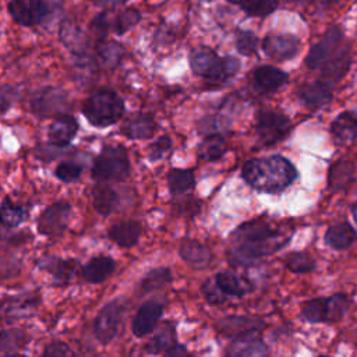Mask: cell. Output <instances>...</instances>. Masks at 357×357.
<instances>
[{"label": "cell", "instance_id": "1", "mask_svg": "<svg viewBox=\"0 0 357 357\" xmlns=\"http://www.w3.org/2000/svg\"><path fill=\"white\" fill-rule=\"evenodd\" d=\"M290 234L269 222L255 219L237 227L229 243L227 257L233 265L251 266L284 247Z\"/></svg>", "mask_w": 357, "mask_h": 357}, {"label": "cell", "instance_id": "2", "mask_svg": "<svg viewBox=\"0 0 357 357\" xmlns=\"http://www.w3.org/2000/svg\"><path fill=\"white\" fill-rule=\"evenodd\" d=\"M243 178L258 191L276 194L287 188L297 178V170L286 158L273 155L245 162Z\"/></svg>", "mask_w": 357, "mask_h": 357}, {"label": "cell", "instance_id": "3", "mask_svg": "<svg viewBox=\"0 0 357 357\" xmlns=\"http://www.w3.org/2000/svg\"><path fill=\"white\" fill-rule=\"evenodd\" d=\"M82 113L92 126L107 127L123 117L124 102L114 91L102 89L84 102Z\"/></svg>", "mask_w": 357, "mask_h": 357}, {"label": "cell", "instance_id": "4", "mask_svg": "<svg viewBox=\"0 0 357 357\" xmlns=\"http://www.w3.org/2000/svg\"><path fill=\"white\" fill-rule=\"evenodd\" d=\"M130 173V160L123 146L110 145L102 149L92 166V177L98 183L121 181Z\"/></svg>", "mask_w": 357, "mask_h": 357}, {"label": "cell", "instance_id": "5", "mask_svg": "<svg viewBox=\"0 0 357 357\" xmlns=\"http://www.w3.org/2000/svg\"><path fill=\"white\" fill-rule=\"evenodd\" d=\"M349 308V298L343 293L332 294L326 298H312L304 303L301 315L305 321L317 324L325 321H336L343 317Z\"/></svg>", "mask_w": 357, "mask_h": 357}, {"label": "cell", "instance_id": "6", "mask_svg": "<svg viewBox=\"0 0 357 357\" xmlns=\"http://www.w3.org/2000/svg\"><path fill=\"white\" fill-rule=\"evenodd\" d=\"M124 311L126 305L121 300H113L99 311L93 322V333L100 343H110L116 337Z\"/></svg>", "mask_w": 357, "mask_h": 357}, {"label": "cell", "instance_id": "7", "mask_svg": "<svg viewBox=\"0 0 357 357\" xmlns=\"http://www.w3.org/2000/svg\"><path fill=\"white\" fill-rule=\"evenodd\" d=\"M291 130L290 120L280 112L264 110L258 114L257 119V134L262 144L273 145L283 138Z\"/></svg>", "mask_w": 357, "mask_h": 357}, {"label": "cell", "instance_id": "8", "mask_svg": "<svg viewBox=\"0 0 357 357\" xmlns=\"http://www.w3.org/2000/svg\"><path fill=\"white\" fill-rule=\"evenodd\" d=\"M7 8L11 18L24 26L40 24L50 11L43 0H11Z\"/></svg>", "mask_w": 357, "mask_h": 357}, {"label": "cell", "instance_id": "9", "mask_svg": "<svg viewBox=\"0 0 357 357\" xmlns=\"http://www.w3.org/2000/svg\"><path fill=\"white\" fill-rule=\"evenodd\" d=\"M343 40V32L339 26H331L326 29L324 36L314 45L311 46L307 57H305V64L311 70L321 68L325 61L335 53L337 46Z\"/></svg>", "mask_w": 357, "mask_h": 357}, {"label": "cell", "instance_id": "10", "mask_svg": "<svg viewBox=\"0 0 357 357\" xmlns=\"http://www.w3.org/2000/svg\"><path fill=\"white\" fill-rule=\"evenodd\" d=\"M71 205L68 202H56L47 206L38 219V231L43 236H59L68 225Z\"/></svg>", "mask_w": 357, "mask_h": 357}, {"label": "cell", "instance_id": "11", "mask_svg": "<svg viewBox=\"0 0 357 357\" xmlns=\"http://www.w3.org/2000/svg\"><path fill=\"white\" fill-rule=\"evenodd\" d=\"M262 49L272 59L289 60L298 53L300 42L293 35L269 33L262 42Z\"/></svg>", "mask_w": 357, "mask_h": 357}, {"label": "cell", "instance_id": "12", "mask_svg": "<svg viewBox=\"0 0 357 357\" xmlns=\"http://www.w3.org/2000/svg\"><path fill=\"white\" fill-rule=\"evenodd\" d=\"M31 106L40 117L59 113L67 106V93L57 88H43L35 93Z\"/></svg>", "mask_w": 357, "mask_h": 357}, {"label": "cell", "instance_id": "13", "mask_svg": "<svg viewBox=\"0 0 357 357\" xmlns=\"http://www.w3.org/2000/svg\"><path fill=\"white\" fill-rule=\"evenodd\" d=\"M162 312H163V305L159 301L151 300V301L144 303L138 308V311L132 319L134 335L142 337V336L151 333L155 329V326L158 325V322L162 317Z\"/></svg>", "mask_w": 357, "mask_h": 357}, {"label": "cell", "instance_id": "14", "mask_svg": "<svg viewBox=\"0 0 357 357\" xmlns=\"http://www.w3.org/2000/svg\"><path fill=\"white\" fill-rule=\"evenodd\" d=\"M266 353V344L257 336V332H252L234 337L227 347L225 357H265Z\"/></svg>", "mask_w": 357, "mask_h": 357}, {"label": "cell", "instance_id": "15", "mask_svg": "<svg viewBox=\"0 0 357 357\" xmlns=\"http://www.w3.org/2000/svg\"><path fill=\"white\" fill-rule=\"evenodd\" d=\"M38 265L53 276L56 284L70 283L71 279H74L78 269L77 261L61 259L57 257H45L40 261H38Z\"/></svg>", "mask_w": 357, "mask_h": 357}, {"label": "cell", "instance_id": "16", "mask_svg": "<svg viewBox=\"0 0 357 357\" xmlns=\"http://www.w3.org/2000/svg\"><path fill=\"white\" fill-rule=\"evenodd\" d=\"M350 64V47L349 45H339L335 53L325 61L322 66L324 81L328 84H333L339 81L349 70Z\"/></svg>", "mask_w": 357, "mask_h": 357}, {"label": "cell", "instance_id": "17", "mask_svg": "<svg viewBox=\"0 0 357 357\" xmlns=\"http://www.w3.org/2000/svg\"><path fill=\"white\" fill-rule=\"evenodd\" d=\"M156 123L151 114L135 113L126 119L121 126V134L130 139H148L153 135Z\"/></svg>", "mask_w": 357, "mask_h": 357}, {"label": "cell", "instance_id": "18", "mask_svg": "<svg viewBox=\"0 0 357 357\" xmlns=\"http://www.w3.org/2000/svg\"><path fill=\"white\" fill-rule=\"evenodd\" d=\"M78 131L77 120L70 114H61L53 120L49 127V141L54 146L68 145Z\"/></svg>", "mask_w": 357, "mask_h": 357}, {"label": "cell", "instance_id": "19", "mask_svg": "<svg viewBox=\"0 0 357 357\" xmlns=\"http://www.w3.org/2000/svg\"><path fill=\"white\" fill-rule=\"evenodd\" d=\"M180 257L188 265L197 269H204L211 264L212 252L202 243L192 238H187V240H183L180 244Z\"/></svg>", "mask_w": 357, "mask_h": 357}, {"label": "cell", "instance_id": "20", "mask_svg": "<svg viewBox=\"0 0 357 357\" xmlns=\"http://www.w3.org/2000/svg\"><path fill=\"white\" fill-rule=\"evenodd\" d=\"M261 326V321L251 317H238V315H230L223 318L218 324V331L226 336L230 337H238L247 333L257 332Z\"/></svg>", "mask_w": 357, "mask_h": 357}, {"label": "cell", "instance_id": "21", "mask_svg": "<svg viewBox=\"0 0 357 357\" xmlns=\"http://www.w3.org/2000/svg\"><path fill=\"white\" fill-rule=\"evenodd\" d=\"M331 132L337 144H349L357 138V113L343 112L331 126Z\"/></svg>", "mask_w": 357, "mask_h": 357}, {"label": "cell", "instance_id": "22", "mask_svg": "<svg viewBox=\"0 0 357 357\" xmlns=\"http://www.w3.org/2000/svg\"><path fill=\"white\" fill-rule=\"evenodd\" d=\"M298 96L308 107H319L332 99L331 84L326 81L308 82L300 88Z\"/></svg>", "mask_w": 357, "mask_h": 357}, {"label": "cell", "instance_id": "23", "mask_svg": "<svg viewBox=\"0 0 357 357\" xmlns=\"http://www.w3.org/2000/svg\"><path fill=\"white\" fill-rule=\"evenodd\" d=\"M287 74L272 66H261L254 71V82L255 85L265 92H273L279 89L286 81Z\"/></svg>", "mask_w": 357, "mask_h": 357}, {"label": "cell", "instance_id": "24", "mask_svg": "<svg viewBox=\"0 0 357 357\" xmlns=\"http://www.w3.org/2000/svg\"><path fill=\"white\" fill-rule=\"evenodd\" d=\"M116 264L110 257H95L82 268L81 275L89 283H100L114 271Z\"/></svg>", "mask_w": 357, "mask_h": 357}, {"label": "cell", "instance_id": "25", "mask_svg": "<svg viewBox=\"0 0 357 357\" xmlns=\"http://www.w3.org/2000/svg\"><path fill=\"white\" fill-rule=\"evenodd\" d=\"M93 208L98 213L106 216L110 215L119 202L117 192L106 183H98L92 190Z\"/></svg>", "mask_w": 357, "mask_h": 357}, {"label": "cell", "instance_id": "26", "mask_svg": "<svg viewBox=\"0 0 357 357\" xmlns=\"http://www.w3.org/2000/svg\"><path fill=\"white\" fill-rule=\"evenodd\" d=\"M141 236V226L137 222H120L109 230V238L120 247H132Z\"/></svg>", "mask_w": 357, "mask_h": 357}, {"label": "cell", "instance_id": "27", "mask_svg": "<svg viewBox=\"0 0 357 357\" xmlns=\"http://www.w3.org/2000/svg\"><path fill=\"white\" fill-rule=\"evenodd\" d=\"M240 68V61L233 56L219 57L208 74L204 77L211 84H222L237 74Z\"/></svg>", "mask_w": 357, "mask_h": 357}, {"label": "cell", "instance_id": "28", "mask_svg": "<svg viewBox=\"0 0 357 357\" xmlns=\"http://www.w3.org/2000/svg\"><path fill=\"white\" fill-rule=\"evenodd\" d=\"M354 240H356V231L346 222L332 225L325 233V243L335 250H344L350 247Z\"/></svg>", "mask_w": 357, "mask_h": 357}, {"label": "cell", "instance_id": "29", "mask_svg": "<svg viewBox=\"0 0 357 357\" xmlns=\"http://www.w3.org/2000/svg\"><path fill=\"white\" fill-rule=\"evenodd\" d=\"M215 283L222 291V294L226 296H234V297H243L245 293L250 291L248 283L231 272H219L215 276Z\"/></svg>", "mask_w": 357, "mask_h": 357}, {"label": "cell", "instance_id": "30", "mask_svg": "<svg viewBox=\"0 0 357 357\" xmlns=\"http://www.w3.org/2000/svg\"><path fill=\"white\" fill-rule=\"evenodd\" d=\"M218 59V54L211 47L198 46L190 53V67L194 74L205 77Z\"/></svg>", "mask_w": 357, "mask_h": 357}, {"label": "cell", "instance_id": "31", "mask_svg": "<svg viewBox=\"0 0 357 357\" xmlns=\"http://www.w3.org/2000/svg\"><path fill=\"white\" fill-rule=\"evenodd\" d=\"M173 344H176V329L172 324L166 322L158 329L155 336L146 343L145 350L151 354H160L165 353L167 349H170Z\"/></svg>", "mask_w": 357, "mask_h": 357}, {"label": "cell", "instance_id": "32", "mask_svg": "<svg viewBox=\"0 0 357 357\" xmlns=\"http://www.w3.org/2000/svg\"><path fill=\"white\" fill-rule=\"evenodd\" d=\"M226 152V139L220 134L208 135L198 146V155L206 162L216 160Z\"/></svg>", "mask_w": 357, "mask_h": 357}, {"label": "cell", "instance_id": "33", "mask_svg": "<svg viewBox=\"0 0 357 357\" xmlns=\"http://www.w3.org/2000/svg\"><path fill=\"white\" fill-rule=\"evenodd\" d=\"M28 218V211L11 199L6 198L0 204V223L7 227H17Z\"/></svg>", "mask_w": 357, "mask_h": 357}, {"label": "cell", "instance_id": "34", "mask_svg": "<svg viewBox=\"0 0 357 357\" xmlns=\"http://www.w3.org/2000/svg\"><path fill=\"white\" fill-rule=\"evenodd\" d=\"M194 174L187 169H173L167 174V185L172 195H181L194 187Z\"/></svg>", "mask_w": 357, "mask_h": 357}, {"label": "cell", "instance_id": "35", "mask_svg": "<svg viewBox=\"0 0 357 357\" xmlns=\"http://www.w3.org/2000/svg\"><path fill=\"white\" fill-rule=\"evenodd\" d=\"M141 20V13L135 8H126L123 11H120L114 21L112 22L110 28L112 31H114L117 35H124L128 29H131L132 26H135Z\"/></svg>", "mask_w": 357, "mask_h": 357}, {"label": "cell", "instance_id": "36", "mask_svg": "<svg viewBox=\"0 0 357 357\" xmlns=\"http://www.w3.org/2000/svg\"><path fill=\"white\" fill-rule=\"evenodd\" d=\"M240 6L247 15L265 17L278 8L279 0H245Z\"/></svg>", "mask_w": 357, "mask_h": 357}, {"label": "cell", "instance_id": "37", "mask_svg": "<svg viewBox=\"0 0 357 357\" xmlns=\"http://www.w3.org/2000/svg\"><path fill=\"white\" fill-rule=\"evenodd\" d=\"M170 280H172L170 271L167 268H158V269H153V271L148 272V275L141 282V289L144 291L156 290V289L162 287L163 284H166Z\"/></svg>", "mask_w": 357, "mask_h": 357}, {"label": "cell", "instance_id": "38", "mask_svg": "<svg viewBox=\"0 0 357 357\" xmlns=\"http://www.w3.org/2000/svg\"><path fill=\"white\" fill-rule=\"evenodd\" d=\"M286 265L291 272L296 273H304L310 272L315 268L314 259L307 252H293L287 257Z\"/></svg>", "mask_w": 357, "mask_h": 357}, {"label": "cell", "instance_id": "39", "mask_svg": "<svg viewBox=\"0 0 357 357\" xmlns=\"http://www.w3.org/2000/svg\"><path fill=\"white\" fill-rule=\"evenodd\" d=\"M24 344V333L17 329H11L0 333V354L13 353Z\"/></svg>", "mask_w": 357, "mask_h": 357}, {"label": "cell", "instance_id": "40", "mask_svg": "<svg viewBox=\"0 0 357 357\" xmlns=\"http://www.w3.org/2000/svg\"><path fill=\"white\" fill-rule=\"evenodd\" d=\"M236 46L241 54L251 56L257 52L258 38L251 31H240L236 38Z\"/></svg>", "mask_w": 357, "mask_h": 357}, {"label": "cell", "instance_id": "41", "mask_svg": "<svg viewBox=\"0 0 357 357\" xmlns=\"http://www.w3.org/2000/svg\"><path fill=\"white\" fill-rule=\"evenodd\" d=\"M82 173V166L75 162H61L57 165L54 174L59 180L64 183H71L77 180Z\"/></svg>", "mask_w": 357, "mask_h": 357}, {"label": "cell", "instance_id": "42", "mask_svg": "<svg viewBox=\"0 0 357 357\" xmlns=\"http://www.w3.org/2000/svg\"><path fill=\"white\" fill-rule=\"evenodd\" d=\"M350 177H351L350 163L340 162L332 167L331 174H329V184H331V187L339 188V187H343L349 181Z\"/></svg>", "mask_w": 357, "mask_h": 357}, {"label": "cell", "instance_id": "43", "mask_svg": "<svg viewBox=\"0 0 357 357\" xmlns=\"http://www.w3.org/2000/svg\"><path fill=\"white\" fill-rule=\"evenodd\" d=\"M121 52L123 49L120 43H114V42L103 43L99 47V57L105 66H113L117 63L119 57L121 56Z\"/></svg>", "mask_w": 357, "mask_h": 357}, {"label": "cell", "instance_id": "44", "mask_svg": "<svg viewBox=\"0 0 357 357\" xmlns=\"http://www.w3.org/2000/svg\"><path fill=\"white\" fill-rule=\"evenodd\" d=\"M172 148V141L167 135H163L160 138H158L151 146H149V159L152 162H156L159 159H162Z\"/></svg>", "mask_w": 357, "mask_h": 357}, {"label": "cell", "instance_id": "45", "mask_svg": "<svg viewBox=\"0 0 357 357\" xmlns=\"http://www.w3.org/2000/svg\"><path fill=\"white\" fill-rule=\"evenodd\" d=\"M91 28H92L93 35H95L99 40H103V39L106 38V35H107V31L110 29V24H109V20H107L106 13L98 14V15L92 20Z\"/></svg>", "mask_w": 357, "mask_h": 357}, {"label": "cell", "instance_id": "46", "mask_svg": "<svg viewBox=\"0 0 357 357\" xmlns=\"http://www.w3.org/2000/svg\"><path fill=\"white\" fill-rule=\"evenodd\" d=\"M202 293L205 296V298L212 303V304H218V303H222L225 300V296L222 294V291L219 290V287L216 286L215 283V279L212 280H208L204 283L202 286Z\"/></svg>", "mask_w": 357, "mask_h": 357}, {"label": "cell", "instance_id": "47", "mask_svg": "<svg viewBox=\"0 0 357 357\" xmlns=\"http://www.w3.org/2000/svg\"><path fill=\"white\" fill-rule=\"evenodd\" d=\"M15 98V89L11 85H3L0 86V116L4 114Z\"/></svg>", "mask_w": 357, "mask_h": 357}, {"label": "cell", "instance_id": "48", "mask_svg": "<svg viewBox=\"0 0 357 357\" xmlns=\"http://www.w3.org/2000/svg\"><path fill=\"white\" fill-rule=\"evenodd\" d=\"M42 357H70V349L66 343L52 342L46 346Z\"/></svg>", "mask_w": 357, "mask_h": 357}, {"label": "cell", "instance_id": "49", "mask_svg": "<svg viewBox=\"0 0 357 357\" xmlns=\"http://www.w3.org/2000/svg\"><path fill=\"white\" fill-rule=\"evenodd\" d=\"M163 357H191L187 349L181 344H173L170 349L165 351Z\"/></svg>", "mask_w": 357, "mask_h": 357}, {"label": "cell", "instance_id": "50", "mask_svg": "<svg viewBox=\"0 0 357 357\" xmlns=\"http://www.w3.org/2000/svg\"><path fill=\"white\" fill-rule=\"evenodd\" d=\"M128 0H92V3L100 8L105 10H113L116 7L123 6L124 3H127Z\"/></svg>", "mask_w": 357, "mask_h": 357}, {"label": "cell", "instance_id": "51", "mask_svg": "<svg viewBox=\"0 0 357 357\" xmlns=\"http://www.w3.org/2000/svg\"><path fill=\"white\" fill-rule=\"evenodd\" d=\"M351 215H353V219H354V222H356V225H357V201L353 204V206H351Z\"/></svg>", "mask_w": 357, "mask_h": 357}, {"label": "cell", "instance_id": "52", "mask_svg": "<svg viewBox=\"0 0 357 357\" xmlns=\"http://www.w3.org/2000/svg\"><path fill=\"white\" fill-rule=\"evenodd\" d=\"M227 1H230V3H236V4H241L243 1H245V0H227Z\"/></svg>", "mask_w": 357, "mask_h": 357}, {"label": "cell", "instance_id": "53", "mask_svg": "<svg viewBox=\"0 0 357 357\" xmlns=\"http://www.w3.org/2000/svg\"><path fill=\"white\" fill-rule=\"evenodd\" d=\"M6 357H25V356H21V354H10V356H6Z\"/></svg>", "mask_w": 357, "mask_h": 357}, {"label": "cell", "instance_id": "54", "mask_svg": "<svg viewBox=\"0 0 357 357\" xmlns=\"http://www.w3.org/2000/svg\"><path fill=\"white\" fill-rule=\"evenodd\" d=\"M319 357H329V356H319Z\"/></svg>", "mask_w": 357, "mask_h": 357}]
</instances>
